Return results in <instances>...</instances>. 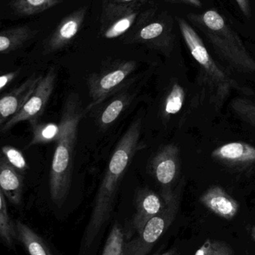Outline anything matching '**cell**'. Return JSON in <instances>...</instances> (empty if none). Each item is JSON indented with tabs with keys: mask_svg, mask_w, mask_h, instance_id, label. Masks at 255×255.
<instances>
[{
	"mask_svg": "<svg viewBox=\"0 0 255 255\" xmlns=\"http://www.w3.org/2000/svg\"><path fill=\"white\" fill-rule=\"evenodd\" d=\"M43 75H32L0 100V125L3 126L25 106L35 91Z\"/></svg>",
	"mask_w": 255,
	"mask_h": 255,
	"instance_id": "30bf717a",
	"label": "cell"
},
{
	"mask_svg": "<svg viewBox=\"0 0 255 255\" xmlns=\"http://www.w3.org/2000/svg\"><path fill=\"white\" fill-rule=\"evenodd\" d=\"M19 71L10 72V73H4L0 78V90L4 91V88H7L19 75Z\"/></svg>",
	"mask_w": 255,
	"mask_h": 255,
	"instance_id": "83f0119b",
	"label": "cell"
},
{
	"mask_svg": "<svg viewBox=\"0 0 255 255\" xmlns=\"http://www.w3.org/2000/svg\"><path fill=\"white\" fill-rule=\"evenodd\" d=\"M1 154L6 161L14 168L19 173L24 175L28 170V166L25 156L15 147L4 145L1 147Z\"/></svg>",
	"mask_w": 255,
	"mask_h": 255,
	"instance_id": "d4e9b609",
	"label": "cell"
},
{
	"mask_svg": "<svg viewBox=\"0 0 255 255\" xmlns=\"http://www.w3.org/2000/svg\"><path fill=\"white\" fill-rule=\"evenodd\" d=\"M141 39L151 41L155 47L165 52H170L172 46V38L170 32L166 31L163 22H152L146 25L139 33Z\"/></svg>",
	"mask_w": 255,
	"mask_h": 255,
	"instance_id": "e0dca14e",
	"label": "cell"
},
{
	"mask_svg": "<svg viewBox=\"0 0 255 255\" xmlns=\"http://www.w3.org/2000/svg\"><path fill=\"white\" fill-rule=\"evenodd\" d=\"M171 1H175V2L183 3V4L198 7V8H201V7H202V6H203L201 0H171Z\"/></svg>",
	"mask_w": 255,
	"mask_h": 255,
	"instance_id": "4dcf8cb0",
	"label": "cell"
},
{
	"mask_svg": "<svg viewBox=\"0 0 255 255\" xmlns=\"http://www.w3.org/2000/svg\"><path fill=\"white\" fill-rule=\"evenodd\" d=\"M160 255H172V253H170V252H169V253H165V254Z\"/></svg>",
	"mask_w": 255,
	"mask_h": 255,
	"instance_id": "d6a6232c",
	"label": "cell"
},
{
	"mask_svg": "<svg viewBox=\"0 0 255 255\" xmlns=\"http://www.w3.org/2000/svg\"><path fill=\"white\" fill-rule=\"evenodd\" d=\"M136 212L132 221V229L139 235L148 221L160 214L166 202L162 196L151 189L144 187L137 189L135 195Z\"/></svg>",
	"mask_w": 255,
	"mask_h": 255,
	"instance_id": "9c48e42d",
	"label": "cell"
},
{
	"mask_svg": "<svg viewBox=\"0 0 255 255\" xmlns=\"http://www.w3.org/2000/svg\"><path fill=\"white\" fill-rule=\"evenodd\" d=\"M238 7L246 17L249 18L252 16V7L250 0H235Z\"/></svg>",
	"mask_w": 255,
	"mask_h": 255,
	"instance_id": "f1b7e54d",
	"label": "cell"
},
{
	"mask_svg": "<svg viewBox=\"0 0 255 255\" xmlns=\"http://www.w3.org/2000/svg\"><path fill=\"white\" fill-rule=\"evenodd\" d=\"M136 68L135 61H120L91 75L87 82L91 103L85 109L86 112L98 107L124 89Z\"/></svg>",
	"mask_w": 255,
	"mask_h": 255,
	"instance_id": "5b68a950",
	"label": "cell"
},
{
	"mask_svg": "<svg viewBox=\"0 0 255 255\" xmlns=\"http://www.w3.org/2000/svg\"><path fill=\"white\" fill-rule=\"evenodd\" d=\"M6 197L0 190V236L3 243L9 247H13L16 238V226L9 216Z\"/></svg>",
	"mask_w": 255,
	"mask_h": 255,
	"instance_id": "d6986e66",
	"label": "cell"
},
{
	"mask_svg": "<svg viewBox=\"0 0 255 255\" xmlns=\"http://www.w3.org/2000/svg\"><path fill=\"white\" fill-rule=\"evenodd\" d=\"M187 18L228 65L240 73L255 76V58L220 12L210 9L202 13H189Z\"/></svg>",
	"mask_w": 255,
	"mask_h": 255,
	"instance_id": "3957f363",
	"label": "cell"
},
{
	"mask_svg": "<svg viewBox=\"0 0 255 255\" xmlns=\"http://www.w3.org/2000/svg\"><path fill=\"white\" fill-rule=\"evenodd\" d=\"M211 157L229 167L250 168L255 166V147L244 142H229L215 148Z\"/></svg>",
	"mask_w": 255,
	"mask_h": 255,
	"instance_id": "8fae6325",
	"label": "cell"
},
{
	"mask_svg": "<svg viewBox=\"0 0 255 255\" xmlns=\"http://www.w3.org/2000/svg\"><path fill=\"white\" fill-rule=\"evenodd\" d=\"M59 1V0H14L15 10L22 14L30 15L43 11Z\"/></svg>",
	"mask_w": 255,
	"mask_h": 255,
	"instance_id": "cb8c5ba5",
	"label": "cell"
},
{
	"mask_svg": "<svg viewBox=\"0 0 255 255\" xmlns=\"http://www.w3.org/2000/svg\"><path fill=\"white\" fill-rule=\"evenodd\" d=\"M149 172L161 187L162 197L169 202L175 193L181 172L178 145L170 143L162 146L150 160Z\"/></svg>",
	"mask_w": 255,
	"mask_h": 255,
	"instance_id": "52a82bcc",
	"label": "cell"
},
{
	"mask_svg": "<svg viewBox=\"0 0 255 255\" xmlns=\"http://www.w3.org/2000/svg\"><path fill=\"white\" fill-rule=\"evenodd\" d=\"M185 101V91L184 88L175 82L172 83L169 92L166 94L162 106V117L165 121L181 112Z\"/></svg>",
	"mask_w": 255,
	"mask_h": 255,
	"instance_id": "ac0fdd59",
	"label": "cell"
},
{
	"mask_svg": "<svg viewBox=\"0 0 255 255\" xmlns=\"http://www.w3.org/2000/svg\"><path fill=\"white\" fill-rule=\"evenodd\" d=\"M178 22L184 42L200 67L201 80L208 92L210 102L216 109H220L234 91L246 95L254 94L219 66L191 24L182 18H178Z\"/></svg>",
	"mask_w": 255,
	"mask_h": 255,
	"instance_id": "277c9868",
	"label": "cell"
},
{
	"mask_svg": "<svg viewBox=\"0 0 255 255\" xmlns=\"http://www.w3.org/2000/svg\"><path fill=\"white\" fill-rule=\"evenodd\" d=\"M83 18L84 11L76 12L65 18L49 40L46 52H54L67 45L77 34Z\"/></svg>",
	"mask_w": 255,
	"mask_h": 255,
	"instance_id": "9a60e30c",
	"label": "cell"
},
{
	"mask_svg": "<svg viewBox=\"0 0 255 255\" xmlns=\"http://www.w3.org/2000/svg\"><path fill=\"white\" fill-rule=\"evenodd\" d=\"M142 123L140 118L130 124L115 147L99 186L94 208L85 229L84 244L91 245L100 229L109 219L120 184L135 154L145 148L141 141Z\"/></svg>",
	"mask_w": 255,
	"mask_h": 255,
	"instance_id": "6da1fadb",
	"label": "cell"
},
{
	"mask_svg": "<svg viewBox=\"0 0 255 255\" xmlns=\"http://www.w3.org/2000/svg\"><path fill=\"white\" fill-rule=\"evenodd\" d=\"M134 94L128 90L123 89L115 94L109 103L103 105L97 114V124L102 130L108 128L121 116V114L131 104Z\"/></svg>",
	"mask_w": 255,
	"mask_h": 255,
	"instance_id": "5bb4252c",
	"label": "cell"
},
{
	"mask_svg": "<svg viewBox=\"0 0 255 255\" xmlns=\"http://www.w3.org/2000/svg\"><path fill=\"white\" fill-rule=\"evenodd\" d=\"M128 232H125L120 225L112 227L103 249L102 255H127Z\"/></svg>",
	"mask_w": 255,
	"mask_h": 255,
	"instance_id": "ffe728a7",
	"label": "cell"
},
{
	"mask_svg": "<svg viewBox=\"0 0 255 255\" xmlns=\"http://www.w3.org/2000/svg\"><path fill=\"white\" fill-rule=\"evenodd\" d=\"M136 16V13H131L114 22L105 32V37L108 39L116 38L124 34L133 25Z\"/></svg>",
	"mask_w": 255,
	"mask_h": 255,
	"instance_id": "484cf974",
	"label": "cell"
},
{
	"mask_svg": "<svg viewBox=\"0 0 255 255\" xmlns=\"http://www.w3.org/2000/svg\"><path fill=\"white\" fill-rule=\"evenodd\" d=\"M251 236L253 241H255V227H253L251 231Z\"/></svg>",
	"mask_w": 255,
	"mask_h": 255,
	"instance_id": "1f68e13d",
	"label": "cell"
},
{
	"mask_svg": "<svg viewBox=\"0 0 255 255\" xmlns=\"http://www.w3.org/2000/svg\"><path fill=\"white\" fill-rule=\"evenodd\" d=\"M57 73L52 68L40 79L35 91L31 94L25 106L17 114L12 117L4 125L1 127V132L6 133L14 126L22 122H36L43 115L45 108L53 93L56 82Z\"/></svg>",
	"mask_w": 255,
	"mask_h": 255,
	"instance_id": "ba28073f",
	"label": "cell"
},
{
	"mask_svg": "<svg viewBox=\"0 0 255 255\" xmlns=\"http://www.w3.org/2000/svg\"><path fill=\"white\" fill-rule=\"evenodd\" d=\"M231 107L238 118L255 128V102L237 97L232 100Z\"/></svg>",
	"mask_w": 255,
	"mask_h": 255,
	"instance_id": "603a6c76",
	"label": "cell"
},
{
	"mask_svg": "<svg viewBox=\"0 0 255 255\" xmlns=\"http://www.w3.org/2000/svg\"><path fill=\"white\" fill-rule=\"evenodd\" d=\"M199 202L218 217L232 220L236 217L240 205L223 187L212 186L201 196Z\"/></svg>",
	"mask_w": 255,
	"mask_h": 255,
	"instance_id": "7c38bea8",
	"label": "cell"
},
{
	"mask_svg": "<svg viewBox=\"0 0 255 255\" xmlns=\"http://www.w3.org/2000/svg\"><path fill=\"white\" fill-rule=\"evenodd\" d=\"M23 175L12 167L1 156L0 158V187L6 199L13 205L22 201L23 190Z\"/></svg>",
	"mask_w": 255,
	"mask_h": 255,
	"instance_id": "4fadbf2b",
	"label": "cell"
},
{
	"mask_svg": "<svg viewBox=\"0 0 255 255\" xmlns=\"http://www.w3.org/2000/svg\"><path fill=\"white\" fill-rule=\"evenodd\" d=\"M233 250L230 246L223 241H214L213 253L211 255H232Z\"/></svg>",
	"mask_w": 255,
	"mask_h": 255,
	"instance_id": "4316f807",
	"label": "cell"
},
{
	"mask_svg": "<svg viewBox=\"0 0 255 255\" xmlns=\"http://www.w3.org/2000/svg\"><path fill=\"white\" fill-rule=\"evenodd\" d=\"M16 238L29 255H52L43 240L31 228L19 220L15 221Z\"/></svg>",
	"mask_w": 255,
	"mask_h": 255,
	"instance_id": "2e32d148",
	"label": "cell"
},
{
	"mask_svg": "<svg viewBox=\"0 0 255 255\" xmlns=\"http://www.w3.org/2000/svg\"><path fill=\"white\" fill-rule=\"evenodd\" d=\"M30 124L32 131V138L31 142L27 145V148L56 141L60 132V126L58 124L52 123L38 124L37 121Z\"/></svg>",
	"mask_w": 255,
	"mask_h": 255,
	"instance_id": "44dd1931",
	"label": "cell"
},
{
	"mask_svg": "<svg viewBox=\"0 0 255 255\" xmlns=\"http://www.w3.org/2000/svg\"><path fill=\"white\" fill-rule=\"evenodd\" d=\"M122 1H133V0H122Z\"/></svg>",
	"mask_w": 255,
	"mask_h": 255,
	"instance_id": "836d02e7",
	"label": "cell"
},
{
	"mask_svg": "<svg viewBox=\"0 0 255 255\" xmlns=\"http://www.w3.org/2000/svg\"><path fill=\"white\" fill-rule=\"evenodd\" d=\"M85 112L79 94L70 93L63 105L60 132L55 141L56 145L49 172L51 199L58 207L65 202L71 187L78 130Z\"/></svg>",
	"mask_w": 255,
	"mask_h": 255,
	"instance_id": "7a4b0ae2",
	"label": "cell"
},
{
	"mask_svg": "<svg viewBox=\"0 0 255 255\" xmlns=\"http://www.w3.org/2000/svg\"><path fill=\"white\" fill-rule=\"evenodd\" d=\"M213 242L214 241L208 239L204 243L203 245L196 251L195 255H211L213 253Z\"/></svg>",
	"mask_w": 255,
	"mask_h": 255,
	"instance_id": "f546056e",
	"label": "cell"
},
{
	"mask_svg": "<svg viewBox=\"0 0 255 255\" xmlns=\"http://www.w3.org/2000/svg\"><path fill=\"white\" fill-rule=\"evenodd\" d=\"M184 185V180H181L175 188L172 199L166 202L164 209L147 223L136 238L127 242V255H147L149 253L173 222Z\"/></svg>",
	"mask_w": 255,
	"mask_h": 255,
	"instance_id": "8992f818",
	"label": "cell"
},
{
	"mask_svg": "<svg viewBox=\"0 0 255 255\" xmlns=\"http://www.w3.org/2000/svg\"><path fill=\"white\" fill-rule=\"evenodd\" d=\"M30 37V32L25 28L2 31L0 34V52L7 54L19 48Z\"/></svg>",
	"mask_w": 255,
	"mask_h": 255,
	"instance_id": "7402d4cb",
	"label": "cell"
}]
</instances>
